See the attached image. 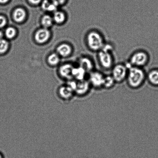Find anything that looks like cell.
<instances>
[{
    "label": "cell",
    "instance_id": "1",
    "mask_svg": "<svg viewBox=\"0 0 158 158\" xmlns=\"http://www.w3.org/2000/svg\"><path fill=\"white\" fill-rule=\"evenodd\" d=\"M147 80V74L143 68L131 66L128 69L126 78L128 86L131 89H139Z\"/></svg>",
    "mask_w": 158,
    "mask_h": 158
},
{
    "label": "cell",
    "instance_id": "2",
    "mask_svg": "<svg viewBox=\"0 0 158 158\" xmlns=\"http://www.w3.org/2000/svg\"><path fill=\"white\" fill-rule=\"evenodd\" d=\"M114 47L110 43H105L101 50L97 52V58L103 69L108 70L114 66V60L112 55Z\"/></svg>",
    "mask_w": 158,
    "mask_h": 158
},
{
    "label": "cell",
    "instance_id": "3",
    "mask_svg": "<svg viewBox=\"0 0 158 158\" xmlns=\"http://www.w3.org/2000/svg\"><path fill=\"white\" fill-rule=\"evenodd\" d=\"M86 43L89 50L97 52L101 50L105 44L103 35L96 30L88 32L86 36Z\"/></svg>",
    "mask_w": 158,
    "mask_h": 158
},
{
    "label": "cell",
    "instance_id": "4",
    "mask_svg": "<svg viewBox=\"0 0 158 158\" xmlns=\"http://www.w3.org/2000/svg\"><path fill=\"white\" fill-rule=\"evenodd\" d=\"M149 55L146 51L139 50L133 52L128 63L133 67L143 68L149 62Z\"/></svg>",
    "mask_w": 158,
    "mask_h": 158
},
{
    "label": "cell",
    "instance_id": "5",
    "mask_svg": "<svg viewBox=\"0 0 158 158\" xmlns=\"http://www.w3.org/2000/svg\"><path fill=\"white\" fill-rule=\"evenodd\" d=\"M128 68L126 64L120 63L114 64L111 69V76L116 83H121L126 81Z\"/></svg>",
    "mask_w": 158,
    "mask_h": 158
},
{
    "label": "cell",
    "instance_id": "6",
    "mask_svg": "<svg viewBox=\"0 0 158 158\" xmlns=\"http://www.w3.org/2000/svg\"><path fill=\"white\" fill-rule=\"evenodd\" d=\"M105 76L98 71L94 70L90 72L88 80L91 88L96 89L103 88Z\"/></svg>",
    "mask_w": 158,
    "mask_h": 158
},
{
    "label": "cell",
    "instance_id": "7",
    "mask_svg": "<svg viewBox=\"0 0 158 158\" xmlns=\"http://www.w3.org/2000/svg\"><path fill=\"white\" fill-rule=\"evenodd\" d=\"M92 88L88 80L79 81L77 83L75 91L78 95L84 96L87 95Z\"/></svg>",
    "mask_w": 158,
    "mask_h": 158
},
{
    "label": "cell",
    "instance_id": "8",
    "mask_svg": "<svg viewBox=\"0 0 158 158\" xmlns=\"http://www.w3.org/2000/svg\"><path fill=\"white\" fill-rule=\"evenodd\" d=\"M80 66L87 72H91L94 70V64L92 59L89 57L85 56L80 58L79 61Z\"/></svg>",
    "mask_w": 158,
    "mask_h": 158
},
{
    "label": "cell",
    "instance_id": "9",
    "mask_svg": "<svg viewBox=\"0 0 158 158\" xmlns=\"http://www.w3.org/2000/svg\"><path fill=\"white\" fill-rule=\"evenodd\" d=\"M50 33L48 29L44 28L40 29L35 34V38L37 42L40 43L46 42L49 38Z\"/></svg>",
    "mask_w": 158,
    "mask_h": 158
},
{
    "label": "cell",
    "instance_id": "10",
    "mask_svg": "<svg viewBox=\"0 0 158 158\" xmlns=\"http://www.w3.org/2000/svg\"><path fill=\"white\" fill-rule=\"evenodd\" d=\"M147 80L150 84L158 86V69H152L147 74Z\"/></svg>",
    "mask_w": 158,
    "mask_h": 158
},
{
    "label": "cell",
    "instance_id": "11",
    "mask_svg": "<svg viewBox=\"0 0 158 158\" xmlns=\"http://www.w3.org/2000/svg\"><path fill=\"white\" fill-rule=\"evenodd\" d=\"M87 72L83 68L79 66L78 68H73L72 72V75L79 81L85 80V78Z\"/></svg>",
    "mask_w": 158,
    "mask_h": 158
},
{
    "label": "cell",
    "instance_id": "12",
    "mask_svg": "<svg viewBox=\"0 0 158 158\" xmlns=\"http://www.w3.org/2000/svg\"><path fill=\"white\" fill-rule=\"evenodd\" d=\"M26 17V12L21 8L15 9L13 13V18L17 22H21Z\"/></svg>",
    "mask_w": 158,
    "mask_h": 158
},
{
    "label": "cell",
    "instance_id": "13",
    "mask_svg": "<svg viewBox=\"0 0 158 158\" xmlns=\"http://www.w3.org/2000/svg\"><path fill=\"white\" fill-rule=\"evenodd\" d=\"M115 84L116 82L111 75L105 76L103 89H111L114 87Z\"/></svg>",
    "mask_w": 158,
    "mask_h": 158
},
{
    "label": "cell",
    "instance_id": "14",
    "mask_svg": "<svg viewBox=\"0 0 158 158\" xmlns=\"http://www.w3.org/2000/svg\"><path fill=\"white\" fill-rule=\"evenodd\" d=\"M73 67L70 64H65L61 66L60 69V73L62 76L65 78H70L72 75Z\"/></svg>",
    "mask_w": 158,
    "mask_h": 158
},
{
    "label": "cell",
    "instance_id": "15",
    "mask_svg": "<svg viewBox=\"0 0 158 158\" xmlns=\"http://www.w3.org/2000/svg\"><path fill=\"white\" fill-rule=\"evenodd\" d=\"M57 51L60 55L63 56H66L71 53L72 48L68 44H63L59 46Z\"/></svg>",
    "mask_w": 158,
    "mask_h": 158
},
{
    "label": "cell",
    "instance_id": "16",
    "mask_svg": "<svg viewBox=\"0 0 158 158\" xmlns=\"http://www.w3.org/2000/svg\"><path fill=\"white\" fill-rule=\"evenodd\" d=\"M73 90L69 86L63 87L60 90V94L62 97L69 98L72 97Z\"/></svg>",
    "mask_w": 158,
    "mask_h": 158
},
{
    "label": "cell",
    "instance_id": "17",
    "mask_svg": "<svg viewBox=\"0 0 158 158\" xmlns=\"http://www.w3.org/2000/svg\"><path fill=\"white\" fill-rule=\"evenodd\" d=\"M53 18L56 22L61 23L64 21L65 15L62 12H56L54 14Z\"/></svg>",
    "mask_w": 158,
    "mask_h": 158
},
{
    "label": "cell",
    "instance_id": "18",
    "mask_svg": "<svg viewBox=\"0 0 158 158\" xmlns=\"http://www.w3.org/2000/svg\"><path fill=\"white\" fill-rule=\"evenodd\" d=\"M52 19L49 15H45L43 17L42 19V23L45 27H50L52 25Z\"/></svg>",
    "mask_w": 158,
    "mask_h": 158
},
{
    "label": "cell",
    "instance_id": "19",
    "mask_svg": "<svg viewBox=\"0 0 158 158\" xmlns=\"http://www.w3.org/2000/svg\"><path fill=\"white\" fill-rule=\"evenodd\" d=\"M9 47V43L6 40L0 39V54L5 53Z\"/></svg>",
    "mask_w": 158,
    "mask_h": 158
},
{
    "label": "cell",
    "instance_id": "20",
    "mask_svg": "<svg viewBox=\"0 0 158 158\" xmlns=\"http://www.w3.org/2000/svg\"><path fill=\"white\" fill-rule=\"evenodd\" d=\"M60 59L56 54H53L51 55L48 58V61L49 64L55 65L59 62Z\"/></svg>",
    "mask_w": 158,
    "mask_h": 158
},
{
    "label": "cell",
    "instance_id": "21",
    "mask_svg": "<svg viewBox=\"0 0 158 158\" xmlns=\"http://www.w3.org/2000/svg\"><path fill=\"white\" fill-rule=\"evenodd\" d=\"M16 35V31L13 27L7 28L5 31V35L7 38L9 39L13 38Z\"/></svg>",
    "mask_w": 158,
    "mask_h": 158
},
{
    "label": "cell",
    "instance_id": "22",
    "mask_svg": "<svg viewBox=\"0 0 158 158\" xmlns=\"http://www.w3.org/2000/svg\"><path fill=\"white\" fill-rule=\"evenodd\" d=\"M7 21L6 18L3 15H0V28H2L5 26Z\"/></svg>",
    "mask_w": 158,
    "mask_h": 158
},
{
    "label": "cell",
    "instance_id": "23",
    "mask_svg": "<svg viewBox=\"0 0 158 158\" xmlns=\"http://www.w3.org/2000/svg\"><path fill=\"white\" fill-rule=\"evenodd\" d=\"M51 4V3L49 2L48 0H44L43 2L42 6L44 10H48Z\"/></svg>",
    "mask_w": 158,
    "mask_h": 158
},
{
    "label": "cell",
    "instance_id": "24",
    "mask_svg": "<svg viewBox=\"0 0 158 158\" xmlns=\"http://www.w3.org/2000/svg\"><path fill=\"white\" fill-rule=\"evenodd\" d=\"M52 3L57 6L63 4L65 1V0H52Z\"/></svg>",
    "mask_w": 158,
    "mask_h": 158
},
{
    "label": "cell",
    "instance_id": "25",
    "mask_svg": "<svg viewBox=\"0 0 158 158\" xmlns=\"http://www.w3.org/2000/svg\"><path fill=\"white\" fill-rule=\"evenodd\" d=\"M28 1L32 4L36 5L39 4L41 0H28Z\"/></svg>",
    "mask_w": 158,
    "mask_h": 158
},
{
    "label": "cell",
    "instance_id": "26",
    "mask_svg": "<svg viewBox=\"0 0 158 158\" xmlns=\"http://www.w3.org/2000/svg\"><path fill=\"white\" fill-rule=\"evenodd\" d=\"M9 0H0V3L1 4H6L7 3Z\"/></svg>",
    "mask_w": 158,
    "mask_h": 158
},
{
    "label": "cell",
    "instance_id": "27",
    "mask_svg": "<svg viewBox=\"0 0 158 158\" xmlns=\"http://www.w3.org/2000/svg\"><path fill=\"white\" fill-rule=\"evenodd\" d=\"M0 158H2V156H1V154H0Z\"/></svg>",
    "mask_w": 158,
    "mask_h": 158
}]
</instances>
